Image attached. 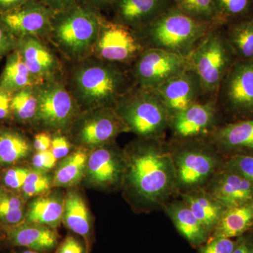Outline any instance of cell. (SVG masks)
Segmentation results:
<instances>
[{
    "label": "cell",
    "instance_id": "1",
    "mask_svg": "<svg viewBox=\"0 0 253 253\" xmlns=\"http://www.w3.org/2000/svg\"><path fill=\"white\" fill-rule=\"evenodd\" d=\"M124 153L126 165L123 184L141 210L159 211L178 196L169 142L164 138H139Z\"/></svg>",
    "mask_w": 253,
    "mask_h": 253
},
{
    "label": "cell",
    "instance_id": "2",
    "mask_svg": "<svg viewBox=\"0 0 253 253\" xmlns=\"http://www.w3.org/2000/svg\"><path fill=\"white\" fill-rule=\"evenodd\" d=\"M71 62L63 80L81 111L114 109L120 99L136 85L131 66L93 56Z\"/></svg>",
    "mask_w": 253,
    "mask_h": 253
},
{
    "label": "cell",
    "instance_id": "3",
    "mask_svg": "<svg viewBox=\"0 0 253 253\" xmlns=\"http://www.w3.org/2000/svg\"><path fill=\"white\" fill-rule=\"evenodd\" d=\"M99 11L79 1L74 6L54 12L47 38L70 61L92 56L99 36Z\"/></svg>",
    "mask_w": 253,
    "mask_h": 253
},
{
    "label": "cell",
    "instance_id": "4",
    "mask_svg": "<svg viewBox=\"0 0 253 253\" xmlns=\"http://www.w3.org/2000/svg\"><path fill=\"white\" fill-rule=\"evenodd\" d=\"M195 20L174 5L149 24L134 31L146 49L155 48L188 57L214 28Z\"/></svg>",
    "mask_w": 253,
    "mask_h": 253
},
{
    "label": "cell",
    "instance_id": "5",
    "mask_svg": "<svg viewBox=\"0 0 253 253\" xmlns=\"http://www.w3.org/2000/svg\"><path fill=\"white\" fill-rule=\"evenodd\" d=\"M168 142L175 170L178 196L204 189L224 167L225 158L208 139H172Z\"/></svg>",
    "mask_w": 253,
    "mask_h": 253
},
{
    "label": "cell",
    "instance_id": "6",
    "mask_svg": "<svg viewBox=\"0 0 253 253\" xmlns=\"http://www.w3.org/2000/svg\"><path fill=\"white\" fill-rule=\"evenodd\" d=\"M128 131L139 138H164L171 117L154 89L136 85L114 107Z\"/></svg>",
    "mask_w": 253,
    "mask_h": 253
},
{
    "label": "cell",
    "instance_id": "7",
    "mask_svg": "<svg viewBox=\"0 0 253 253\" xmlns=\"http://www.w3.org/2000/svg\"><path fill=\"white\" fill-rule=\"evenodd\" d=\"M223 27L212 29L188 56L201 82L202 101L216 100L221 82L237 60Z\"/></svg>",
    "mask_w": 253,
    "mask_h": 253
},
{
    "label": "cell",
    "instance_id": "8",
    "mask_svg": "<svg viewBox=\"0 0 253 253\" xmlns=\"http://www.w3.org/2000/svg\"><path fill=\"white\" fill-rule=\"evenodd\" d=\"M38 111L35 123L49 130H69L81 110L62 76L38 84Z\"/></svg>",
    "mask_w": 253,
    "mask_h": 253
},
{
    "label": "cell",
    "instance_id": "9",
    "mask_svg": "<svg viewBox=\"0 0 253 253\" xmlns=\"http://www.w3.org/2000/svg\"><path fill=\"white\" fill-rule=\"evenodd\" d=\"M216 101L231 122L253 118V59L236 60L221 82Z\"/></svg>",
    "mask_w": 253,
    "mask_h": 253
},
{
    "label": "cell",
    "instance_id": "10",
    "mask_svg": "<svg viewBox=\"0 0 253 253\" xmlns=\"http://www.w3.org/2000/svg\"><path fill=\"white\" fill-rule=\"evenodd\" d=\"M145 49L132 29L101 16L93 56L107 62L131 66Z\"/></svg>",
    "mask_w": 253,
    "mask_h": 253
},
{
    "label": "cell",
    "instance_id": "11",
    "mask_svg": "<svg viewBox=\"0 0 253 253\" xmlns=\"http://www.w3.org/2000/svg\"><path fill=\"white\" fill-rule=\"evenodd\" d=\"M189 68L188 57L155 48L145 49L131 66L136 85L154 90Z\"/></svg>",
    "mask_w": 253,
    "mask_h": 253
},
{
    "label": "cell",
    "instance_id": "12",
    "mask_svg": "<svg viewBox=\"0 0 253 253\" xmlns=\"http://www.w3.org/2000/svg\"><path fill=\"white\" fill-rule=\"evenodd\" d=\"M78 144L98 147L112 142L128 129L113 108H102L80 113L70 128Z\"/></svg>",
    "mask_w": 253,
    "mask_h": 253
},
{
    "label": "cell",
    "instance_id": "13",
    "mask_svg": "<svg viewBox=\"0 0 253 253\" xmlns=\"http://www.w3.org/2000/svg\"><path fill=\"white\" fill-rule=\"evenodd\" d=\"M223 118L216 100L200 101L173 116L169 129L173 139H207L224 124Z\"/></svg>",
    "mask_w": 253,
    "mask_h": 253
},
{
    "label": "cell",
    "instance_id": "14",
    "mask_svg": "<svg viewBox=\"0 0 253 253\" xmlns=\"http://www.w3.org/2000/svg\"><path fill=\"white\" fill-rule=\"evenodd\" d=\"M126 165L124 151L113 141L98 146L88 158L86 179L99 187H116L123 184Z\"/></svg>",
    "mask_w": 253,
    "mask_h": 253
},
{
    "label": "cell",
    "instance_id": "15",
    "mask_svg": "<svg viewBox=\"0 0 253 253\" xmlns=\"http://www.w3.org/2000/svg\"><path fill=\"white\" fill-rule=\"evenodd\" d=\"M54 11L40 0H30L5 14L0 20L18 39L26 36L47 38Z\"/></svg>",
    "mask_w": 253,
    "mask_h": 253
},
{
    "label": "cell",
    "instance_id": "16",
    "mask_svg": "<svg viewBox=\"0 0 253 253\" xmlns=\"http://www.w3.org/2000/svg\"><path fill=\"white\" fill-rule=\"evenodd\" d=\"M171 118L202 101V88L196 73L187 68L155 89Z\"/></svg>",
    "mask_w": 253,
    "mask_h": 253
},
{
    "label": "cell",
    "instance_id": "17",
    "mask_svg": "<svg viewBox=\"0 0 253 253\" xmlns=\"http://www.w3.org/2000/svg\"><path fill=\"white\" fill-rule=\"evenodd\" d=\"M16 49L31 74L40 82L62 76V66L57 56L40 38H19Z\"/></svg>",
    "mask_w": 253,
    "mask_h": 253
},
{
    "label": "cell",
    "instance_id": "18",
    "mask_svg": "<svg viewBox=\"0 0 253 253\" xmlns=\"http://www.w3.org/2000/svg\"><path fill=\"white\" fill-rule=\"evenodd\" d=\"M207 139L224 158L253 155V118L224 123Z\"/></svg>",
    "mask_w": 253,
    "mask_h": 253
},
{
    "label": "cell",
    "instance_id": "19",
    "mask_svg": "<svg viewBox=\"0 0 253 253\" xmlns=\"http://www.w3.org/2000/svg\"><path fill=\"white\" fill-rule=\"evenodd\" d=\"M204 189L226 208L253 199V184L235 172L224 167L218 171Z\"/></svg>",
    "mask_w": 253,
    "mask_h": 253
},
{
    "label": "cell",
    "instance_id": "20",
    "mask_svg": "<svg viewBox=\"0 0 253 253\" xmlns=\"http://www.w3.org/2000/svg\"><path fill=\"white\" fill-rule=\"evenodd\" d=\"M171 0H114L115 21L136 31L172 6Z\"/></svg>",
    "mask_w": 253,
    "mask_h": 253
},
{
    "label": "cell",
    "instance_id": "21",
    "mask_svg": "<svg viewBox=\"0 0 253 253\" xmlns=\"http://www.w3.org/2000/svg\"><path fill=\"white\" fill-rule=\"evenodd\" d=\"M7 239L12 246L40 253L52 251L58 243L57 234L54 229L28 221L8 227Z\"/></svg>",
    "mask_w": 253,
    "mask_h": 253
},
{
    "label": "cell",
    "instance_id": "22",
    "mask_svg": "<svg viewBox=\"0 0 253 253\" xmlns=\"http://www.w3.org/2000/svg\"><path fill=\"white\" fill-rule=\"evenodd\" d=\"M163 210L171 219L179 234L195 249L207 242L211 237L206 228L181 199L174 198L170 200Z\"/></svg>",
    "mask_w": 253,
    "mask_h": 253
},
{
    "label": "cell",
    "instance_id": "23",
    "mask_svg": "<svg viewBox=\"0 0 253 253\" xmlns=\"http://www.w3.org/2000/svg\"><path fill=\"white\" fill-rule=\"evenodd\" d=\"M179 196L211 236L226 208L204 189L188 191Z\"/></svg>",
    "mask_w": 253,
    "mask_h": 253
},
{
    "label": "cell",
    "instance_id": "24",
    "mask_svg": "<svg viewBox=\"0 0 253 253\" xmlns=\"http://www.w3.org/2000/svg\"><path fill=\"white\" fill-rule=\"evenodd\" d=\"M253 226V199L239 206L226 208L211 237L237 239L252 229Z\"/></svg>",
    "mask_w": 253,
    "mask_h": 253
},
{
    "label": "cell",
    "instance_id": "25",
    "mask_svg": "<svg viewBox=\"0 0 253 253\" xmlns=\"http://www.w3.org/2000/svg\"><path fill=\"white\" fill-rule=\"evenodd\" d=\"M62 221L73 233L82 236L89 245L91 234L90 215L87 206L81 194L70 191L64 199Z\"/></svg>",
    "mask_w": 253,
    "mask_h": 253
},
{
    "label": "cell",
    "instance_id": "26",
    "mask_svg": "<svg viewBox=\"0 0 253 253\" xmlns=\"http://www.w3.org/2000/svg\"><path fill=\"white\" fill-rule=\"evenodd\" d=\"M64 199L59 194L42 196L33 200L26 213V221L55 229L62 221Z\"/></svg>",
    "mask_w": 253,
    "mask_h": 253
},
{
    "label": "cell",
    "instance_id": "27",
    "mask_svg": "<svg viewBox=\"0 0 253 253\" xmlns=\"http://www.w3.org/2000/svg\"><path fill=\"white\" fill-rule=\"evenodd\" d=\"M30 72L17 49L8 55L0 76V88L11 94L26 87L41 84Z\"/></svg>",
    "mask_w": 253,
    "mask_h": 253
},
{
    "label": "cell",
    "instance_id": "28",
    "mask_svg": "<svg viewBox=\"0 0 253 253\" xmlns=\"http://www.w3.org/2000/svg\"><path fill=\"white\" fill-rule=\"evenodd\" d=\"M225 34L237 60L253 59V17L229 23Z\"/></svg>",
    "mask_w": 253,
    "mask_h": 253
},
{
    "label": "cell",
    "instance_id": "29",
    "mask_svg": "<svg viewBox=\"0 0 253 253\" xmlns=\"http://www.w3.org/2000/svg\"><path fill=\"white\" fill-rule=\"evenodd\" d=\"M31 145L27 138L11 128L0 127V166H9L27 157Z\"/></svg>",
    "mask_w": 253,
    "mask_h": 253
},
{
    "label": "cell",
    "instance_id": "30",
    "mask_svg": "<svg viewBox=\"0 0 253 253\" xmlns=\"http://www.w3.org/2000/svg\"><path fill=\"white\" fill-rule=\"evenodd\" d=\"M87 159L84 149H78L66 156L55 172L53 185L69 187L77 184L85 173Z\"/></svg>",
    "mask_w": 253,
    "mask_h": 253
},
{
    "label": "cell",
    "instance_id": "31",
    "mask_svg": "<svg viewBox=\"0 0 253 253\" xmlns=\"http://www.w3.org/2000/svg\"><path fill=\"white\" fill-rule=\"evenodd\" d=\"M38 85L26 86L12 94L11 116L18 123H35L38 111Z\"/></svg>",
    "mask_w": 253,
    "mask_h": 253
},
{
    "label": "cell",
    "instance_id": "32",
    "mask_svg": "<svg viewBox=\"0 0 253 253\" xmlns=\"http://www.w3.org/2000/svg\"><path fill=\"white\" fill-rule=\"evenodd\" d=\"M172 4L195 20L215 26L225 24L218 14L214 0H171Z\"/></svg>",
    "mask_w": 253,
    "mask_h": 253
},
{
    "label": "cell",
    "instance_id": "33",
    "mask_svg": "<svg viewBox=\"0 0 253 253\" xmlns=\"http://www.w3.org/2000/svg\"><path fill=\"white\" fill-rule=\"evenodd\" d=\"M24 201L20 196L0 187V221L9 227L22 223L26 218Z\"/></svg>",
    "mask_w": 253,
    "mask_h": 253
},
{
    "label": "cell",
    "instance_id": "34",
    "mask_svg": "<svg viewBox=\"0 0 253 253\" xmlns=\"http://www.w3.org/2000/svg\"><path fill=\"white\" fill-rule=\"evenodd\" d=\"M216 9L224 24L249 18L253 0H214Z\"/></svg>",
    "mask_w": 253,
    "mask_h": 253
},
{
    "label": "cell",
    "instance_id": "35",
    "mask_svg": "<svg viewBox=\"0 0 253 253\" xmlns=\"http://www.w3.org/2000/svg\"><path fill=\"white\" fill-rule=\"evenodd\" d=\"M50 187L49 176L42 171L30 170L22 187L26 198L35 197L46 192Z\"/></svg>",
    "mask_w": 253,
    "mask_h": 253
},
{
    "label": "cell",
    "instance_id": "36",
    "mask_svg": "<svg viewBox=\"0 0 253 253\" xmlns=\"http://www.w3.org/2000/svg\"><path fill=\"white\" fill-rule=\"evenodd\" d=\"M224 167L253 184V155H234L225 158Z\"/></svg>",
    "mask_w": 253,
    "mask_h": 253
},
{
    "label": "cell",
    "instance_id": "37",
    "mask_svg": "<svg viewBox=\"0 0 253 253\" xmlns=\"http://www.w3.org/2000/svg\"><path fill=\"white\" fill-rule=\"evenodd\" d=\"M236 244V239L211 237L198 248V253H232Z\"/></svg>",
    "mask_w": 253,
    "mask_h": 253
},
{
    "label": "cell",
    "instance_id": "38",
    "mask_svg": "<svg viewBox=\"0 0 253 253\" xmlns=\"http://www.w3.org/2000/svg\"><path fill=\"white\" fill-rule=\"evenodd\" d=\"M29 171L27 168L21 167L8 169L3 176V182L9 189H22Z\"/></svg>",
    "mask_w": 253,
    "mask_h": 253
},
{
    "label": "cell",
    "instance_id": "39",
    "mask_svg": "<svg viewBox=\"0 0 253 253\" xmlns=\"http://www.w3.org/2000/svg\"><path fill=\"white\" fill-rule=\"evenodd\" d=\"M18 39L0 20V59L16 49Z\"/></svg>",
    "mask_w": 253,
    "mask_h": 253
},
{
    "label": "cell",
    "instance_id": "40",
    "mask_svg": "<svg viewBox=\"0 0 253 253\" xmlns=\"http://www.w3.org/2000/svg\"><path fill=\"white\" fill-rule=\"evenodd\" d=\"M56 160L57 159L54 157V154L49 149L42 152L37 153L33 156L32 164L36 170L46 172L54 167Z\"/></svg>",
    "mask_w": 253,
    "mask_h": 253
},
{
    "label": "cell",
    "instance_id": "41",
    "mask_svg": "<svg viewBox=\"0 0 253 253\" xmlns=\"http://www.w3.org/2000/svg\"><path fill=\"white\" fill-rule=\"evenodd\" d=\"M71 149V143L66 136L56 135L53 137L50 150L56 159H61L68 156Z\"/></svg>",
    "mask_w": 253,
    "mask_h": 253
},
{
    "label": "cell",
    "instance_id": "42",
    "mask_svg": "<svg viewBox=\"0 0 253 253\" xmlns=\"http://www.w3.org/2000/svg\"><path fill=\"white\" fill-rule=\"evenodd\" d=\"M86 249L81 241L69 236L63 240L56 251V253H85Z\"/></svg>",
    "mask_w": 253,
    "mask_h": 253
},
{
    "label": "cell",
    "instance_id": "43",
    "mask_svg": "<svg viewBox=\"0 0 253 253\" xmlns=\"http://www.w3.org/2000/svg\"><path fill=\"white\" fill-rule=\"evenodd\" d=\"M12 94L0 88V121H6L12 118L11 110Z\"/></svg>",
    "mask_w": 253,
    "mask_h": 253
},
{
    "label": "cell",
    "instance_id": "44",
    "mask_svg": "<svg viewBox=\"0 0 253 253\" xmlns=\"http://www.w3.org/2000/svg\"><path fill=\"white\" fill-rule=\"evenodd\" d=\"M54 12L63 11L77 4L80 0H40Z\"/></svg>",
    "mask_w": 253,
    "mask_h": 253
},
{
    "label": "cell",
    "instance_id": "45",
    "mask_svg": "<svg viewBox=\"0 0 253 253\" xmlns=\"http://www.w3.org/2000/svg\"><path fill=\"white\" fill-rule=\"evenodd\" d=\"M253 237L243 235L236 239V244L232 253H253Z\"/></svg>",
    "mask_w": 253,
    "mask_h": 253
},
{
    "label": "cell",
    "instance_id": "46",
    "mask_svg": "<svg viewBox=\"0 0 253 253\" xmlns=\"http://www.w3.org/2000/svg\"><path fill=\"white\" fill-rule=\"evenodd\" d=\"M51 136L46 132L38 133L34 139V148L37 152H42L51 149Z\"/></svg>",
    "mask_w": 253,
    "mask_h": 253
},
{
    "label": "cell",
    "instance_id": "47",
    "mask_svg": "<svg viewBox=\"0 0 253 253\" xmlns=\"http://www.w3.org/2000/svg\"><path fill=\"white\" fill-rule=\"evenodd\" d=\"M28 1L30 0H0V14L12 11Z\"/></svg>",
    "mask_w": 253,
    "mask_h": 253
},
{
    "label": "cell",
    "instance_id": "48",
    "mask_svg": "<svg viewBox=\"0 0 253 253\" xmlns=\"http://www.w3.org/2000/svg\"><path fill=\"white\" fill-rule=\"evenodd\" d=\"M93 9L99 11L101 10L111 8L114 0H80Z\"/></svg>",
    "mask_w": 253,
    "mask_h": 253
},
{
    "label": "cell",
    "instance_id": "49",
    "mask_svg": "<svg viewBox=\"0 0 253 253\" xmlns=\"http://www.w3.org/2000/svg\"><path fill=\"white\" fill-rule=\"evenodd\" d=\"M19 253H42L40 252H37V251H31V250H26V251H21Z\"/></svg>",
    "mask_w": 253,
    "mask_h": 253
},
{
    "label": "cell",
    "instance_id": "50",
    "mask_svg": "<svg viewBox=\"0 0 253 253\" xmlns=\"http://www.w3.org/2000/svg\"><path fill=\"white\" fill-rule=\"evenodd\" d=\"M252 229H253V226Z\"/></svg>",
    "mask_w": 253,
    "mask_h": 253
},
{
    "label": "cell",
    "instance_id": "51",
    "mask_svg": "<svg viewBox=\"0 0 253 253\" xmlns=\"http://www.w3.org/2000/svg\"></svg>",
    "mask_w": 253,
    "mask_h": 253
}]
</instances>
